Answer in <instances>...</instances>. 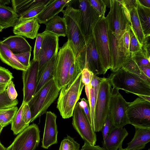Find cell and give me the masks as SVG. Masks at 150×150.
I'll use <instances>...</instances> for the list:
<instances>
[{"label":"cell","mask_w":150,"mask_h":150,"mask_svg":"<svg viewBox=\"0 0 150 150\" xmlns=\"http://www.w3.org/2000/svg\"><path fill=\"white\" fill-rule=\"evenodd\" d=\"M82 81L85 85H89L94 76V74L87 69H84L81 71Z\"/></svg>","instance_id":"cell-47"},{"label":"cell","mask_w":150,"mask_h":150,"mask_svg":"<svg viewBox=\"0 0 150 150\" xmlns=\"http://www.w3.org/2000/svg\"><path fill=\"white\" fill-rule=\"evenodd\" d=\"M0 40V59L4 63L13 69L22 71L26 70L27 68L20 63L14 54Z\"/></svg>","instance_id":"cell-27"},{"label":"cell","mask_w":150,"mask_h":150,"mask_svg":"<svg viewBox=\"0 0 150 150\" xmlns=\"http://www.w3.org/2000/svg\"><path fill=\"white\" fill-rule=\"evenodd\" d=\"M45 24L46 25L45 31L53 33L59 37L67 36V24L64 17L57 15Z\"/></svg>","instance_id":"cell-25"},{"label":"cell","mask_w":150,"mask_h":150,"mask_svg":"<svg viewBox=\"0 0 150 150\" xmlns=\"http://www.w3.org/2000/svg\"><path fill=\"white\" fill-rule=\"evenodd\" d=\"M0 150H6V148L0 142Z\"/></svg>","instance_id":"cell-60"},{"label":"cell","mask_w":150,"mask_h":150,"mask_svg":"<svg viewBox=\"0 0 150 150\" xmlns=\"http://www.w3.org/2000/svg\"><path fill=\"white\" fill-rule=\"evenodd\" d=\"M80 11L81 28L86 44L93 35V30L102 17L90 4L88 0L77 1Z\"/></svg>","instance_id":"cell-13"},{"label":"cell","mask_w":150,"mask_h":150,"mask_svg":"<svg viewBox=\"0 0 150 150\" xmlns=\"http://www.w3.org/2000/svg\"><path fill=\"white\" fill-rule=\"evenodd\" d=\"M7 85L0 84V93L4 92L6 89Z\"/></svg>","instance_id":"cell-58"},{"label":"cell","mask_w":150,"mask_h":150,"mask_svg":"<svg viewBox=\"0 0 150 150\" xmlns=\"http://www.w3.org/2000/svg\"><path fill=\"white\" fill-rule=\"evenodd\" d=\"M70 0H52L36 17L40 24H45L63 10Z\"/></svg>","instance_id":"cell-21"},{"label":"cell","mask_w":150,"mask_h":150,"mask_svg":"<svg viewBox=\"0 0 150 150\" xmlns=\"http://www.w3.org/2000/svg\"><path fill=\"white\" fill-rule=\"evenodd\" d=\"M40 138L38 126L32 124L20 133L6 150H34L40 143Z\"/></svg>","instance_id":"cell-12"},{"label":"cell","mask_w":150,"mask_h":150,"mask_svg":"<svg viewBox=\"0 0 150 150\" xmlns=\"http://www.w3.org/2000/svg\"><path fill=\"white\" fill-rule=\"evenodd\" d=\"M39 62L33 59L26 70L23 71V99L22 103H28L34 96L37 86Z\"/></svg>","instance_id":"cell-15"},{"label":"cell","mask_w":150,"mask_h":150,"mask_svg":"<svg viewBox=\"0 0 150 150\" xmlns=\"http://www.w3.org/2000/svg\"><path fill=\"white\" fill-rule=\"evenodd\" d=\"M82 108L83 110L85 117L92 128V121L89 106V103L87 106L83 107Z\"/></svg>","instance_id":"cell-52"},{"label":"cell","mask_w":150,"mask_h":150,"mask_svg":"<svg viewBox=\"0 0 150 150\" xmlns=\"http://www.w3.org/2000/svg\"><path fill=\"white\" fill-rule=\"evenodd\" d=\"M89 96L88 98L92 121V128L95 132L94 115L95 99L93 88L89 84Z\"/></svg>","instance_id":"cell-36"},{"label":"cell","mask_w":150,"mask_h":150,"mask_svg":"<svg viewBox=\"0 0 150 150\" xmlns=\"http://www.w3.org/2000/svg\"><path fill=\"white\" fill-rule=\"evenodd\" d=\"M110 10L106 17L107 33L112 59L110 69L115 72L130 57L124 42L125 32L130 24L129 13L120 0H110Z\"/></svg>","instance_id":"cell-1"},{"label":"cell","mask_w":150,"mask_h":150,"mask_svg":"<svg viewBox=\"0 0 150 150\" xmlns=\"http://www.w3.org/2000/svg\"><path fill=\"white\" fill-rule=\"evenodd\" d=\"M80 145L69 136L62 141L59 150H81Z\"/></svg>","instance_id":"cell-34"},{"label":"cell","mask_w":150,"mask_h":150,"mask_svg":"<svg viewBox=\"0 0 150 150\" xmlns=\"http://www.w3.org/2000/svg\"><path fill=\"white\" fill-rule=\"evenodd\" d=\"M121 68L150 82V79L147 77L142 72L132 57L130 56L129 58Z\"/></svg>","instance_id":"cell-31"},{"label":"cell","mask_w":150,"mask_h":150,"mask_svg":"<svg viewBox=\"0 0 150 150\" xmlns=\"http://www.w3.org/2000/svg\"><path fill=\"white\" fill-rule=\"evenodd\" d=\"M130 56L133 58L139 67L145 66H150V61L143 54L141 50Z\"/></svg>","instance_id":"cell-39"},{"label":"cell","mask_w":150,"mask_h":150,"mask_svg":"<svg viewBox=\"0 0 150 150\" xmlns=\"http://www.w3.org/2000/svg\"><path fill=\"white\" fill-rule=\"evenodd\" d=\"M106 7L110 8V0H103Z\"/></svg>","instance_id":"cell-59"},{"label":"cell","mask_w":150,"mask_h":150,"mask_svg":"<svg viewBox=\"0 0 150 150\" xmlns=\"http://www.w3.org/2000/svg\"><path fill=\"white\" fill-rule=\"evenodd\" d=\"M10 3V1L9 0H0V6H5Z\"/></svg>","instance_id":"cell-56"},{"label":"cell","mask_w":150,"mask_h":150,"mask_svg":"<svg viewBox=\"0 0 150 150\" xmlns=\"http://www.w3.org/2000/svg\"><path fill=\"white\" fill-rule=\"evenodd\" d=\"M134 136L126 148L128 150H141L150 141V128L134 127Z\"/></svg>","instance_id":"cell-23"},{"label":"cell","mask_w":150,"mask_h":150,"mask_svg":"<svg viewBox=\"0 0 150 150\" xmlns=\"http://www.w3.org/2000/svg\"><path fill=\"white\" fill-rule=\"evenodd\" d=\"M141 50L143 54L150 61V36L145 37V40L142 45Z\"/></svg>","instance_id":"cell-48"},{"label":"cell","mask_w":150,"mask_h":150,"mask_svg":"<svg viewBox=\"0 0 150 150\" xmlns=\"http://www.w3.org/2000/svg\"><path fill=\"white\" fill-rule=\"evenodd\" d=\"M128 133L125 128H117L113 126L107 137L103 142L105 150H117L122 146V143Z\"/></svg>","instance_id":"cell-20"},{"label":"cell","mask_w":150,"mask_h":150,"mask_svg":"<svg viewBox=\"0 0 150 150\" xmlns=\"http://www.w3.org/2000/svg\"><path fill=\"white\" fill-rule=\"evenodd\" d=\"M75 61L81 72L84 69H87L96 75L104 74L106 72L98 52L93 35L83 50L77 55Z\"/></svg>","instance_id":"cell-6"},{"label":"cell","mask_w":150,"mask_h":150,"mask_svg":"<svg viewBox=\"0 0 150 150\" xmlns=\"http://www.w3.org/2000/svg\"><path fill=\"white\" fill-rule=\"evenodd\" d=\"M1 42L13 54L31 51V46L25 38L20 35L11 36Z\"/></svg>","instance_id":"cell-22"},{"label":"cell","mask_w":150,"mask_h":150,"mask_svg":"<svg viewBox=\"0 0 150 150\" xmlns=\"http://www.w3.org/2000/svg\"><path fill=\"white\" fill-rule=\"evenodd\" d=\"M6 90L8 96L11 100H13L16 99L18 94L15 87V85L12 80L8 84Z\"/></svg>","instance_id":"cell-46"},{"label":"cell","mask_w":150,"mask_h":150,"mask_svg":"<svg viewBox=\"0 0 150 150\" xmlns=\"http://www.w3.org/2000/svg\"><path fill=\"white\" fill-rule=\"evenodd\" d=\"M58 57L57 53L38 71L37 86L34 96L39 92L47 82L54 78Z\"/></svg>","instance_id":"cell-19"},{"label":"cell","mask_w":150,"mask_h":150,"mask_svg":"<svg viewBox=\"0 0 150 150\" xmlns=\"http://www.w3.org/2000/svg\"><path fill=\"white\" fill-rule=\"evenodd\" d=\"M19 62L24 66L28 68L30 66L31 52L14 54Z\"/></svg>","instance_id":"cell-43"},{"label":"cell","mask_w":150,"mask_h":150,"mask_svg":"<svg viewBox=\"0 0 150 150\" xmlns=\"http://www.w3.org/2000/svg\"><path fill=\"white\" fill-rule=\"evenodd\" d=\"M18 103L16 99L11 100L8 96L6 90L0 93V110L8 109L16 106Z\"/></svg>","instance_id":"cell-35"},{"label":"cell","mask_w":150,"mask_h":150,"mask_svg":"<svg viewBox=\"0 0 150 150\" xmlns=\"http://www.w3.org/2000/svg\"><path fill=\"white\" fill-rule=\"evenodd\" d=\"M42 33H38L36 38L33 50V59L34 60H38V57L42 48Z\"/></svg>","instance_id":"cell-42"},{"label":"cell","mask_w":150,"mask_h":150,"mask_svg":"<svg viewBox=\"0 0 150 150\" xmlns=\"http://www.w3.org/2000/svg\"><path fill=\"white\" fill-rule=\"evenodd\" d=\"M19 17L13 8L6 6H0V26L3 29L14 27Z\"/></svg>","instance_id":"cell-26"},{"label":"cell","mask_w":150,"mask_h":150,"mask_svg":"<svg viewBox=\"0 0 150 150\" xmlns=\"http://www.w3.org/2000/svg\"><path fill=\"white\" fill-rule=\"evenodd\" d=\"M137 12L145 37L150 35V8L145 7L137 0Z\"/></svg>","instance_id":"cell-28"},{"label":"cell","mask_w":150,"mask_h":150,"mask_svg":"<svg viewBox=\"0 0 150 150\" xmlns=\"http://www.w3.org/2000/svg\"><path fill=\"white\" fill-rule=\"evenodd\" d=\"M93 35L103 65L107 72L112 68V59L105 16L101 17L95 25L93 30Z\"/></svg>","instance_id":"cell-7"},{"label":"cell","mask_w":150,"mask_h":150,"mask_svg":"<svg viewBox=\"0 0 150 150\" xmlns=\"http://www.w3.org/2000/svg\"><path fill=\"white\" fill-rule=\"evenodd\" d=\"M106 78L105 77L100 78L96 75H94L90 82V84L93 88L94 90L95 102L97 98L100 84L101 82L105 80Z\"/></svg>","instance_id":"cell-44"},{"label":"cell","mask_w":150,"mask_h":150,"mask_svg":"<svg viewBox=\"0 0 150 150\" xmlns=\"http://www.w3.org/2000/svg\"><path fill=\"white\" fill-rule=\"evenodd\" d=\"M18 110L17 106L0 110V125L4 127L11 123Z\"/></svg>","instance_id":"cell-32"},{"label":"cell","mask_w":150,"mask_h":150,"mask_svg":"<svg viewBox=\"0 0 150 150\" xmlns=\"http://www.w3.org/2000/svg\"><path fill=\"white\" fill-rule=\"evenodd\" d=\"M60 91L53 78L34 96L27 103L31 112L30 122L46 112L47 109L58 96Z\"/></svg>","instance_id":"cell-5"},{"label":"cell","mask_w":150,"mask_h":150,"mask_svg":"<svg viewBox=\"0 0 150 150\" xmlns=\"http://www.w3.org/2000/svg\"><path fill=\"white\" fill-rule=\"evenodd\" d=\"M148 150H150V149H149Z\"/></svg>","instance_id":"cell-64"},{"label":"cell","mask_w":150,"mask_h":150,"mask_svg":"<svg viewBox=\"0 0 150 150\" xmlns=\"http://www.w3.org/2000/svg\"><path fill=\"white\" fill-rule=\"evenodd\" d=\"M62 12L66 23L68 40L76 58L86 45L81 28L80 11L78 8L68 4L66 9Z\"/></svg>","instance_id":"cell-3"},{"label":"cell","mask_w":150,"mask_h":150,"mask_svg":"<svg viewBox=\"0 0 150 150\" xmlns=\"http://www.w3.org/2000/svg\"><path fill=\"white\" fill-rule=\"evenodd\" d=\"M52 0H12L13 8L19 16L37 7L47 6Z\"/></svg>","instance_id":"cell-24"},{"label":"cell","mask_w":150,"mask_h":150,"mask_svg":"<svg viewBox=\"0 0 150 150\" xmlns=\"http://www.w3.org/2000/svg\"><path fill=\"white\" fill-rule=\"evenodd\" d=\"M23 117L25 123L29 125L30 122L31 115L30 108L27 103H25L24 105L23 112Z\"/></svg>","instance_id":"cell-49"},{"label":"cell","mask_w":150,"mask_h":150,"mask_svg":"<svg viewBox=\"0 0 150 150\" xmlns=\"http://www.w3.org/2000/svg\"><path fill=\"white\" fill-rule=\"evenodd\" d=\"M129 11L130 23L133 30L139 43L142 45L144 42L145 37L139 18L137 8H134Z\"/></svg>","instance_id":"cell-29"},{"label":"cell","mask_w":150,"mask_h":150,"mask_svg":"<svg viewBox=\"0 0 150 150\" xmlns=\"http://www.w3.org/2000/svg\"><path fill=\"white\" fill-rule=\"evenodd\" d=\"M40 26L36 17L23 19L17 22L13 32L15 35L33 39L36 38Z\"/></svg>","instance_id":"cell-18"},{"label":"cell","mask_w":150,"mask_h":150,"mask_svg":"<svg viewBox=\"0 0 150 150\" xmlns=\"http://www.w3.org/2000/svg\"><path fill=\"white\" fill-rule=\"evenodd\" d=\"M91 5L101 17L105 16L106 6L103 0H88Z\"/></svg>","instance_id":"cell-38"},{"label":"cell","mask_w":150,"mask_h":150,"mask_svg":"<svg viewBox=\"0 0 150 150\" xmlns=\"http://www.w3.org/2000/svg\"><path fill=\"white\" fill-rule=\"evenodd\" d=\"M129 102H127L119 92V90L112 88L109 115L113 126L123 128L130 124L127 111Z\"/></svg>","instance_id":"cell-10"},{"label":"cell","mask_w":150,"mask_h":150,"mask_svg":"<svg viewBox=\"0 0 150 150\" xmlns=\"http://www.w3.org/2000/svg\"><path fill=\"white\" fill-rule=\"evenodd\" d=\"M4 127L3 126L0 125V133H1Z\"/></svg>","instance_id":"cell-62"},{"label":"cell","mask_w":150,"mask_h":150,"mask_svg":"<svg viewBox=\"0 0 150 150\" xmlns=\"http://www.w3.org/2000/svg\"><path fill=\"white\" fill-rule=\"evenodd\" d=\"M139 2L143 6L150 8V0H139Z\"/></svg>","instance_id":"cell-55"},{"label":"cell","mask_w":150,"mask_h":150,"mask_svg":"<svg viewBox=\"0 0 150 150\" xmlns=\"http://www.w3.org/2000/svg\"><path fill=\"white\" fill-rule=\"evenodd\" d=\"M81 77V72L71 85L64 86L60 90L57 108L63 119L72 116L74 108L85 86L82 81Z\"/></svg>","instance_id":"cell-4"},{"label":"cell","mask_w":150,"mask_h":150,"mask_svg":"<svg viewBox=\"0 0 150 150\" xmlns=\"http://www.w3.org/2000/svg\"><path fill=\"white\" fill-rule=\"evenodd\" d=\"M127 113L130 124L134 127L150 128V102L138 97L129 102Z\"/></svg>","instance_id":"cell-11"},{"label":"cell","mask_w":150,"mask_h":150,"mask_svg":"<svg viewBox=\"0 0 150 150\" xmlns=\"http://www.w3.org/2000/svg\"><path fill=\"white\" fill-rule=\"evenodd\" d=\"M111 85L127 93L150 96V82L121 68L108 78Z\"/></svg>","instance_id":"cell-2"},{"label":"cell","mask_w":150,"mask_h":150,"mask_svg":"<svg viewBox=\"0 0 150 150\" xmlns=\"http://www.w3.org/2000/svg\"><path fill=\"white\" fill-rule=\"evenodd\" d=\"M111 85L108 78L100 84L97 98L95 102V132L101 130L109 114Z\"/></svg>","instance_id":"cell-9"},{"label":"cell","mask_w":150,"mask_h":150,"mask_svg":"<svg viewBox=\"0 0 150 150\" xmlns=\"http://www.w3.org/2000/svg\"><path fill=\"white\" fill-rule=\"evenodd\" d=\"M46 6H43L37 7L25 12L19 16L18 21L36 17Z\"/></svg>","instance_id":"cell-37"},{"label":"cell","mask_w":150,"mask_h":150,"mask_svg":"<svg viewBox=\"0 0 150 150\" xmlns=\"http://www.w3.org/2000/svg\"><path fill=\"white\" fill-rule=\"evenodd\" d=\"M57 62L54 79L58 88L61 89L67 83L71 67L76 57L68 40L58 52Z\"/></svg>","instance_id":"cell-8"},{"label":"cell","mask_w":150,"mask_h":150,"mask_svg":"<svg viewBox=\"0 0 150 150\" xmlns=\"http://www.w3.org/2000/svg\"><path fill=\"white\" fill-rule=\"evenodd\" d=\"M25 104L22 103L15 115L11 123V130L15 134H19L29 126L25 123L23 119V112Z\"/></svg>","instance_id":"cell-30"},{"label":"cell","mask_w":150,"mask_h":150,"mask_svg":"<svg viewBox=\"0 0 150 150\" xmlns=\"http://www.w3.org/2000/svg\"><path fill=\"white\" fill-rule=\"evenodd\" d=\"M129 31L130 37L129 50L130 56L140 50L142 45L140 44L135 35L130 23Z\"/></svg>","instance_id":"cell-33"},{"label":"cell","mask_w":150,"mask_h":150,"mask_svg":"<svg viewBox=\"0 0 150 150\" xmlns=\"http://www.w3.org/2000/svg\"><path fill=\"white\" fill-rule=\"evenodd\" d=\"M117 150H128L126 148L123 149L122 146L120 147Z\"/></svg>","instance_id":"cell-61"},{"label":"cell","mask_w":150,"mask_h":150,"mask_svg":"<svg viewBox=\"0 0 150 150\" xmlns=\"http://www.w3.org/2000/svg\"><path fill=\"white\" fill-rule=\"evenodd\" d=\"M137 96L145 100L150 102V96L138 95Z\"/></svg>","instance_id":"cell-57"},{"label":"cell","mask_w":150,"mask_h":150,"mask_svg":"<svg viewBox=\"0 0 150 150\" xmlns=\"http://www.w3.org/2000/svg\"><path fill=\"white\" fill-rule=\"evenodd\" d=\"M113 126L108 114L101 129L103 138V142H104L106 139L110 131Z\"/></svg>","instance_id":"cell-45"},{"label":"cell","mask_w":150,"mask_h":150,"mask_svg":"<svg viewBox=\"0 0 150 150\" xmlns=\"http://www.w3.org/2000/svg\"><path fill=\"white\" fill-rule=\"evenodd\" d=\"M46 119L42 147L48 149L51 145L57 143L58 133L56 122V115L51 111L46 112Z\"/></svg>","instance_id":"cell-17"},{"label":"cell","mask_w":150,"mask_h":150,"mask_svg":"<svg viewBox=\"0 0 150 150\" xmlns=\"http://www.w3.org/2000/svg\"><path fill=\"white\" fill-rule=\"evenodd\" d=\"M42 33V43L38 57L39 70L58 52L59 49L58 36L47 31Z\"/></svg>","instance_id":"cell-16"},{"label":"cell","mask_w":150,"mask_h":150,"mask_svg":"<svg viewBox=\"0 0 150 150\" xmlns=\"http://www.w3.org/2000/svg\"><path fill=\"white\" fill-rule=\"evenodd\" d=\"M13 78L12 74L8 69L0 66V84L8 85Z\"/></svg>","instance_id":"cell-41"},{"label":"cell","mask_w":150,"mask_h":150,"mask_svg":"<svg viewBox=\"0 0 150 150\" xmlns=\"http://www.w3.org/2000/svg\"><path fill=\"white\" fill-rule=\"evenodd\" d=\"M139 67L144 74L150 79V66H145Z\"/></svg>","instance_id":"cell-54"},{"label":"cell","mask_w":150,"mask_h":150,"mask_svg":"<svg viewBox=\"0 0 150 150\" xmlns=\"http://www.w3.org/2000/svg\"><path fill=\"white\" fill-rule=\"evenodd\" d=\"M72 117V125L74 129L85 141L95 145L97 140L96 134L80 106L79 102L75 107Z\"/></svg>","instance_id":"cell-14"},{"label":"cell","mask_w":150,"mask_h":150,"mask_svg":"<svg viewBox=\"0 0 150 150\" xmlns=\"http://www.w3.org/2000/svg\"><path fill=\"white\" fill-rule=\"evenodd\" d=\"M81 150H105L99 146L92 145L85 141L83 145Z\"/></svg>","instance_id":"cell-51"},{"label":"cell","mask_w":150,"mask_h":150,"mask_svg":"<svg viewBox=\"0 0 150 150\" xmlns=\"http://www.w3.org/2000/svg\"><path fill=\"white\" fill-rule=\"evenodd\" d=\"M122 1L125 7L129 11L137 7V0H122Z\"/></svg>","instance_id":"cell-50"},{"label":"cell","mask_w":150,"mask_h":150,"mask_svg":"<svg viewBox=\"0 0 150 150\" xmlns=\"http://www.w3.org/2000/svg\"><path fill=\"white\" fill-rule=\"evenodd\" d=\"M81 72L75 60L74 62L72 64L70 69L67 84L64 86H68L71 85L76 78L78 74Z\"/></svg>","instance_id":"cell-40"},{"label":"cell","mask_w":150,"mask_h":150,"mask_svg":"<svg viewBox=\"0 0 150 150\" xmlns=\"http://www.w3.org/2000/svg\"><path fill=\"white\" fill-rule=\"evenodd\" d=\"M3 29V28L0 26V33L2 31V30Z\"/></svg>","instance_id":"cell-63"},{"label":"cell","mask_w":150,"mask_h":150,"mask_svg":"<svg viewBox=\"0 0 150 150\" xmlns=\"http://www.w3.org/2000/svg\"><path fill=\"white\" fill-rule=\"evenodd\" d=\"M124 41L126 50L129 53V46L130 41V37L129 30L127 31L124 34Z\"/></svg>","instance_id":"cell-53"}]
</instances>
